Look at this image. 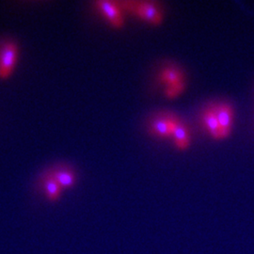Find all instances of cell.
<instances>
[{"label": "cell", "instance_id": "6da1fadb", "mask_svg": "<svg viewBox=\"0 0 254 254\" xmlns=\"http://www.w3.org/2000/svg\"><path fill=\"white\" fill-rule=\"evenodd\" d=\"M122 9L133 12L151 25L158 26L163 22V12L153 1H123L119 2Z\"/></svg>", "mask_w": 254, "mask_h": 254}, {"label": "cell", "instance_id": "7a4b0ae2", "mask_svg": "<svg viewBox=\"0 0 254 254\" xmlns=\"http://www.w3.org/2000/svg\"><path fill=\"white\" fill-rule=\"evenodd\" d=\"M17 43L9 38L0 39V79H7L11 75L18 60Z\"/></svg>", "mask_w": 254, "mask_h": 254}, {"label": "cell", "instance_id": "3957f363", "mask_svg": "<svg viewBox=\"0 0 254 254\" xmlns=\"http://www.w3.org/2000/svg\"><path fill=\"white\" fill-rule=\"evenodd\" d=\"M96 9L109 21V24L115 28H121L125 25L122 7L119 2L109 0H98L95 2Z\"/></svg>", "mask_w": 254, "mask_h": 254}, {"label": "cell", "instance_id": "277c9868", "mask_svg": "<svg viewBox=\"0 0 254 254\" xmlns=\"http://www.w3.org/2000/svg\"><path fill=\"white\" fill-rule=\"evenodd\" d=\"M177 117L172 114L162 113L155 116L150 123L149 130L152 135L159 137H169L173 135V127Z\"/></svg>", "mask_w": 254, "mask_h": 254}, {"label": "cell", "instance_id": "5b68a950", "mask_svg": "<svg viewBox=\"0 0 254 254\" xmlns=\"http://www.w3.org/2000/svg\"><path fill=\"white\" fill-rule=\"evenodd\" d=\"M48 170L63 190L70 189L74 185L75 173L70 166L65 164H57Z\"/></svg>", "mask_w": 254, "mask_h": 254}, {"label": "cell", "instance_id": "8992f818", "mask_svg": "<svg viewBox=\"0 0 254 254\" xmlns=\"http://www.w3.org/2000/svg\"><path fill=\"white\" fill-rule=\"evenodd\" d=\"M215 110L218 117V124L221 130L222 138L227 137L231 134L234 120V111L230 105L220 103L215 105Z\"/></svg>", "mask_w": 254, "mask_h": 254}, {"label": "cell", "instance_id": "52a82bcc", "mask_svg": "<svg viewBox=\"0 0 254 254\" xmlns=\"http://www.w3.org/2000/svg\"><path fill=\"white\" fill-rule=\"evenodd\" d=\"M39 182L46 192V197L48 198V200L52 201L59 200L63 189L58 184V182L55 180L54 177L52 176L48 169L40 175Z\"/></svg>", "mask_w": 254, "mask_h": 254}, {"label": "cell", "instance_id": "ba28073f", "mask_svg": "<svg viewBox=\"0 0 254 254\" xmlns=\"http://www.w3.org/2000/svg\"><path fill=\"white\" fill-rule=\"evenodd\" d=\"M202 123L207 129L210 136L215 139H222L221 130L218 124V117L216 114L215 106L209 107L202 114Z\"/></svg>", "mask_w": 254, "mask_h": 254}, {"label": "cell", "instance_id": "9c48e42d", "mask_svg": "<svg viewBox=\"0 0 254 254\" xmlns=\"http://www.w3.org/2000/svg\"><path fill=\"white\" fill-rule=\"evenodd\" d=\"M172 136L174 139L175 146L180 150H187L190 145V134L187 126L182 123L179 119L176 120L174 125Z\"/></svg>", "mask_w": 254, "mask_h": 254}, {"label": "cell", "instance_id": "30bf717a", "mask_svg": "<svg viewBox=\"0 0 254 254\" xmlns=\"http://www.w3.org/2000/svg\"><path fill=\"white\" fill-rule=\"evenodd\" d=\"M160 80L163 82L167 87L185 82L184 74L182 73L181 70L175 67H168L163 69L160 73Z\"/></svg>", "mask_w": 254, "mask_h": 254}, {"label": "cell", "instance_id": "8fae6325", "mask_svg": "<svg viewBox=\"0 0 254 254\" xmlns=\"http://www.w3.org/2000/svg\"><path fill=\"white\" fill-rule=\"evenodd\" d=\"M185 82L183 83H179L176 85H173V86H169L166 88L165 90V95L170 98V99H173L176 98L177 96H179L182 92L185 90Z\"/></svg>", "mask_w": 254, "mask_h": 254}]
</instances>
